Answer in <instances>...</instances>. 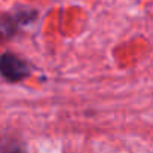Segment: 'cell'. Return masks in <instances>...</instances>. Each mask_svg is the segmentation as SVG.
Here are the masks:
<instances>
[{
	"label": "cell",
	"mask_w": 153,
	"mask_h": 153,
	"mask_svg": "<svg viewBox=\"0 0 153 153\" xmlns=\"http://www.w3.org/2000/svg\"><path fill=\"white\" fill-rule=\"evenodd\" d=\"M31 73L30 64L15 53L6 52L0 56V74L7 82H19Z\"/></svg>",
	"instance_id": "obj_1"
},
{
	"label": "cell",
	"mask_w": 153,
	"mask_h": 153,
	"mask_svg": "<svg viewBox=\"0 0 153 153\" xmlns=\"http://www.w3.org/2000/svg\"><path fill=\"white\" fill-rule=\"evenodd\" d=\"M4 153H24L19 147H16V146H13V147H10V149H7V152Z\"/></svg>",
	"instance_id": "obj_2"
}]
</instances>
